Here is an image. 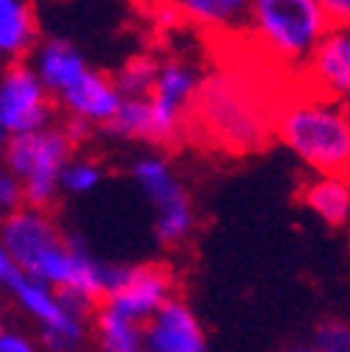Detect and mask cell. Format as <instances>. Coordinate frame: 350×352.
I'll list each match as a JSON object with an SVG mask.
<instances>
[{
    "instance_id": "obj_1",
    "label": "cell",
    "mask_w": 350,
    "mask_h": 352,
    "mask_svg": "<svg viewBox=\"0 0 350 352\" xmlns=\"http://www.w3.org/2000/svg\"><path fill=\"white\" fill-rule=\"evenodd\" d=\"M255 59L252 51L249 62L230 59L202 76L188 138L225 154H249L275 138L278 101L294 78Z\"/></svg>"
},
{
    "instance_id": "obj_2",
    "label": "cell",
    "mask_w": 350,
    "mask_h": 352,
    "mask_svg": "<svg viewBox=\"0 0 350 352\" xmlns=\"http://www.w3.org/2000/svg\"><path fill=\"white\" fill-rule=\"evenodd\" d=\"M275 140L314 173L350 176V112L342 98L291 81L278 101Z\"/></svg>"
},
{
    "instance_id": "obj_3",
    "label": "cell",
    "mask_w": 350,
    "mask_h": 352,
    "mask_svg": "<svg viewBox=\"0 0 350 352\" xmlns=\"http://www.w3.org/2000/svg\"><path fill=\"white\" fill-rule=\"evenodd\" d=\"M331 20L320 0H249L244 42L289 78H300Z\"/></svg>"
},
{
    "instance_id": "obj_4",
    "label": "cell",
    "mask_w": 350,
    "mask_h": 352,
    "mask_svg": "<svg viewBox=\"0 0 350 352\" xmlns=\"http://www.w3.org/2000/svg\"><path fill=\"white\" fill-rule=\"evenodd\" d=\"M73 151L76 143L56 123L12 135L3 157L6 165L23 179L25 204L45 210L54 204L56 193L62 190V170L73 160Z\"/></svg>"
},
{
    "instance_id": "obj_5",
    "label": "cell",
    "mask_w": 350,
    "mask_h": 352,
    "mask_svg": "<svg viewBox=\"0 0 350 352\" xmlns=\"http://www.w3.org/2000/svg\"><path fill=\"white\" fill-rule=\"evenodd\" d=\"M199 81L202 76L188 59L180 56L163 59L160 76L149 93V109H152L149 143L174 146L188 138V123L199 93Z\"/></svg>"
},
{
    "instance_id": "obj_6",
    "label": "cell",
    "mask_w": 350,
    "mask_h": 352,
    "mask_svg": "<svg viewBox=\"0 0 350 352\" xmlns=\"http://www.w3.org/2000/svg\"><path fill=\"white\" fill-rule=\"evenodd\" d=\"M132 176L154 204V235L163 246H180L194 232V204L188 190L174 176L168 160L141 157L132 165Z\"/></svg>"
},
{
    "instance_id": "obj_7",
    "label": "cell",
    "mask_w": 350,
    "mask_h": 352,
    "mask_svg": "<svg viewBox=\"0 0 350 352\" xmlns=\"http://www.w3.org/2000/svg\"><path fill=\"white\" fill-rule=\"evenodd\" d=\"M3 285L23 305V311L37 319V324L42 327V341H45L48 346H54V349H76V346L84 344L90 319H84L79 314H70L68 307L62 305V299H59L54 285L25 274L23 269L12 272V277Z\"/></svg>"
},
{
    "instance_id": "obj_8",
    "label": "cell",
    "mask_w": 350,
    "mask_h": 352,
    "mask_svg": "<svg viewBox=\"0 0 350 352\" xmlns=\"http://www.w3.org/2000/svg\"><path fill=\"white\" fill-rule=\"evenodd\" d=\"M56 98L31 62L14 59L0 73V120L12 135L56 123Z\"/></svg>"
},
{
    "instance_id": "obj_9",
    "label": "cell",
    "mask_w": 350,
    "mask_h": 352,
    "mask_svg": "<svg viewBox=\"0 0 350 352\" xmlns=\"http://www.w3.org/2000/svg\"><path fill=\"white\" fill-rule=\"evenodd\" d=\"M168 296H174L171 269L165 263H141V266H121L115 285L107 291L101 305L146 324V319Z\"/></svg>"
},
{
    "instance_id": "obj_10",
    "label": "cell",
    "mask_w": 350,
    "mask_h": 352,
    "mask_svg": "<svg viewBox=\"0 0 350 352\" xmlns=\"http://www.w3.org/2000/svg\"><path fill=\"white\" fill-rule=\"evenodd\" d=\"M143 346L152 352H202L207 338L191 305L168 296L143 324Z\"/></svg>"
},
{
    "instance_id": "obj_11",
    "label": "cell",
    "mask_w": 350,
    "mask_h": 352,
    "mask_svg": "<svg viewBox=\"0 0 350 352\" xmlns=\"http://www.w3.org/2000/svg\"><path fill=\"white\" fill-rule=\"evenodd\" d=\"M297 81L342 101L350 98V28L347 25H331L325 31V36L314 48L311 59L305 62Z\"/></svg>"
},
{
    "instance_id": "obj_12",
    "label": "cell",
    "mask_w": 350,
    "mask_h": 352,
    "mask_svg": "<svg viewBox=\"0 0 350 352\" xmlns=\"http://www.w3.org/2000/svg\"><path fill=\"white\" fill-rule=\"evenodd\" d=\"M123 96L115 87L112 76H104L99 70L87 67L68 90H62L56 96V104L65 115L81 118L93 126H107L112 120V115L118 112Z\"/></svg>"
},
{
    "instance_id": "obj_13",
    "label": "cell",
    "mask_w": 350,
    "mask_h": 352,
    "mask_svg": "<svg viewBox=\"0 0 350 352\" xmlns=\"http://www.w3.org/2000/svg\"><path fill=\"white\" fill-rule=\"evenodd\" d=\"M62 238L65 235L54 224V218L48 215V210L45 207H34V204H23V207L6 212L3 235H0V241L9 246V252L14 254L20 269L37 252H42L45 246H51V243H56Z\"/></svg>"
},
{
    "instance_id": "obj_14",
    "label": "cell",
    "mask_w": 350,
    "mask_h": 352,
    "mask_svg": "<svg viewBox=\"0 0 350 352\" xmlns=\"http://www.w3.org/2000/svg\"><path fill=\"white\" fill-rule=\"evenodd\" d=\"M183 12L185 23L218 36V39H241L247 28L249 0H174Z\"/></svg>"
},
{
    "instance_id": "obj_15",
    "label": "cell",
    "mask_w": 350,
    "mask_h": 352,
    "mask_svg": "<svg viewBox=\"0 0 350 352\" xmlns=\"http://www.w3.org/2000/svg\"><path fill=\"white\" fill-rule=\"evenodd\" d=\"M300 201L328 227H344L350 221V176L314 173L300 185Z\"/></svg>"
},
{
    "instance_id": "obj_16",
    "label": "cell",
    "mask_w": 350,
    "mask_h": 352,
    "mask_svg": "<svg viewBox=\"0 0 350 352\" xmlns=\"http://www.w3.org/2000/svg\"><path fill=\"white\" fill-rule=\"evenodd\" d=\"M34 70L39 73L42 84L54 93V98L68 90V87L87 70L84 56L79 54V48L68 39H48L34 51Z\"/></svg>"
},
{
    "instance_id": "obj_17",
    "label": "cell",
    "mask_w": 350,
    "mask_h": 352,
    "mask_svg": "<svg viewBox=\"0 0 350 352\" xmlns=\"http://www.w3.org/2000/svg\"><path fill=\"white\" fill-rule=\"evenodd\" d=\"M37 48V17L25 0H0V56L14 62Z\"/></svg>"
},
{
    "instance_id": "obj_18",
    "label": "cell",
    "mask_w": 350,
    "mask_h": 352,
    "mask_svg": "<svg viewBox=\"0 0 350 352\" xmlns=\"http://www.w3.org/2000/svg\"><path fill=\"white\" fill-rule=\"evenodd\" d=\"M96 338L107 352H138L143 349V322L101 305L96 314Z\"/></svg>"
},
{
    "instance_id": "obj_19",
    "label": "cell",
    "mask_w": 350,
    "mask_h": 352,
    "mask_svg": "<svg viewBox=\"0 0 350 352\" xmlns=\"http://www.w3.org/2000/svg\"><path fill=\"white\" fill-rule=\"evenodd\" d=\"M104 129L121 140H149V131H152L149 96H123L118 112Z\"/></svg>"
},
{
    "instance_id": "obj_20",
    "label": "cell",
    "mask_w": 350,
    "mask_h": 352,
    "mask_svg": "<svg viewBox=\"0 0 350 352\" xmlns=\"http://www.w3.org/2000/svg\"><path fill=\"white\" fill-rule=\"evenodd\" d=\"M160 65H163V56H157L152 51L129 56L121 65V70L112 76L121 96H149L157 76H160Z\"/></svg>"
},
{
    "instance_id": "obj_21",
    "label": "cell",
    "mask_w": 350,
    "mask_h": 352,
    "mask_svg": "<svg viewBox=\"0 0 350 352\" xmlns=\"http://www.w3.org/2000/svg\"><path fill=\"white\" fill-rule=\"evenodd\" d=\"M101 182V168L90 160H70L62 170V190L68 193H90Z\"/></svg>"
},
{
    "instance_id": "obj_22",
    "label": "cell",
    "mask_w": 350,
    "mask_h": 352,
    "mask_svg": "<svg viewBox=\"0 0 350 352\" xmlns=\"http://www.w3.org/2000/svg\"><path fill=\"white\" fill-rule=\"evenodd\" d=\"M311 346L320 352H350V322L344 319H325L314 327Z\"/></svg>"
},
{
    "instance_id": "obj_23",
    "label": "cell",
    "mask_w": 350,
    "mask_h": 352,
    "mask_svg": "<svg viewBox=\"0 0 350 352\" xmlns=\"http://www.w3.org/2000/svg\"><path fill=\"white\" fill-rule=\"evenodd\" d=\"M23 204H25L23 179H20V176H17L12 168L0 170V210L12 212V210H17V207H23Z\"/></svg>"
},
{
    "instance_id": "obj_24",
    "label": "cell",
    "mask_w": 350,
    "mask_h": 352,
    "mask_svg": "<svg viewBox=\"0 0 350 352\" xmlns=\"http://www.w3.org/2000/svg\"><path fill=\"white\" fill-rule=\"evenodd\" d=\"M154 23H157L160 28L171 31L174 25L185 23V17H183V12L177 9V3H174V0H160L157 9H154Z\"/></svg>"
},
{
    "instance_id": "obj_25",
    "label": "cell",
    "mask_w": 350,
    "mask_h": 352,
    "mask_svg": "<svg viewBox=\"0 0 350 352\" xmlns=\"http://www.w3.org/2000/svg\"><path fill=\"white\" fill-rule=\"evenodd\" d=\"M320 6L325 9L331 25H347L350 28V0H320Z\"/></svg>"
},
{
    "instance_id": "obj_26",
    "label": "cell",
    "mask_w": 350,
    "mask_h": 352,
    "mask_svg": "<svg viewBox=\"0 0 350 352\" xmlns=\"http://www.w3.org/2000/svg\"><path fill=\"white\" fill-rule=\"evenodd\" d=\"M62 129L68 131V138L79 146V143H84L87 138H90V131H93V123H87V120H81V118H73V115H65V123H62Z\"/></svg>"
},
{
    "instance_id": "obj_27",
    "label": "cell",
    "mask_w": 350,
    "mask_h": 352,
    "mask_svg": "<svg viewBox=\"0 0 350 352\" xmlns=\"http://www.w3.org/2000/svg\"><path fill=\"white\" fill-rule=\"evenodd\" d=\"M34 349V341L23 333H3V338H0V352H31Z\"/></svg>"
},
{
    "instance_id": "obj_28",
    "label": "cell",
    "mask_w": 350,
    "mask_h": 352,
    "mask_svg": "<svg viewBox=\"0 0 350 352\" xmlns=\"http://www.w3.org/2000/svg\"><path fill=\"white\" fill-rule=\"evenodd\" d=\"M20 266H17V260H14V254L9 252V246L0 241V283H6L9 277H12V272H17Z\"/></svg>"
},
{
    "instance_id": "obj_29",
    "label": "cell",
    "mask_w": 350,
    "mask_h": 352,
    "mask_svg": "<svg viewBox=\"0 0 350 352\" xmlns=\"http://www.w3.org/2000/svg\"><path fill=\"white\" fill-rule=\"evenodd\" d=\"M9 140H12V131H9V126L0 120V157L6 154V146H9Z\"/></svg>"
},
{
    "instance_id": "obj_30",
    "label": "cell",
    "mask_w": 350,
    "mask_h": 352,
    "mask_svg": "<svg viewBox=\"0 0 350 352\" xmlns=\"http://www.w3.org/2000/svg\"><path fill=\"white\" fill-rule=\"evenodd\" d=\"M344 107H347V112H350V98H344Z\"/></svg>"
},
{
    "instance_id": "obj_31",
    "label": "cell",
    "mask_w": 350,
    "mask_h": 352,
    "mask_svg": "<svg viewBox=\"0 0 350 352\" xmlns=\"http://www.w3.org/2000/svg\"><path fill=\"white\" fill-rule=\"evenodd\" d=\"M3 333H6V330H3V324H0V338H3Z\"/></svg>"
},
{
    "instance_id": "obj_32",
    "label": "cell",
    "mask_w": 350,
    "mask_h": 352,
    "mask_svg": "<svg viewBox=\"0 0 350 352\" xmlns=\"http://www.w3.org/2000/svg\"><path fill=\"white\" fill-rule=\"evenodd\" d=\"M0 285H3V283H0Z\"/></svg>"
}]
</instances>
